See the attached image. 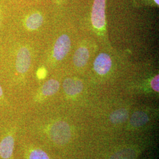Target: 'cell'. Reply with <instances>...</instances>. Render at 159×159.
Listing matches in <instances>:
<instances>
[{"label": "cell", "mask_w": 159, "mask_h": 159, "mask_svg": "<svg viewBox=\"0 0 159 159\" xmlns=\"http://www.w3.org/2000/svg\"><path fill=\"white\" fill-rule=\"evenodd\" d=\"M51 140L58 145H64L69 142L71 138V130L68 124L60 121L51 126L50 130Z\"/></svg>", "instance_id": "1"}, {"label": "cell", "mask_w": 159, "mask_h": 159, "mask_svg": "<svg viewBox=\"0 0 159 159\" xmlns=\"http://www.w3.org/2000/svg\"><path fill=\"white\" fill-rule=\"evenodd\" d=\"M105 7L106 0H94L91 12V22L96 29H102L105 25Z\"/></svg>", "instance_id": "2"}, {"label": "cell", "mask_w": 159, "mask_h": 159, "mask_svg": "<svg viewBox=\"0 0 159 159\" xmlns=\"http://www.w3.org/2000/svg\"><path fill=\"white\" fill-rule=\"evenodd\" d=\"M31 53L28 48L22 47L17 51L16 68L17 73L24 74L29 71L31 65Z\"/></svg>", "instance_id": "3"}, {"label": "cell", "mask_w": 159, "mask_h": 159, "mask_svg": "<svg viewBox=\"0 0 159 159\" xmlns=\"http://www.w3.org/2000/svg\"><path fill=\"white\" fill-rule=\"evenodd\" d=\"M71 47V41L67 35L63 34L57 39L53 50V57L57 60H63Z\"/></svg>", "instance_id": "4"}, {"label": "cell", "mask_w": 159, "mask_h": 159, "mask_svg": "<svg viewBox=\"0 0 159 159\" xmlns=\"http://www.w3.org/2000/svg\"><path fill=\"white\" fill-rule=\"evenodd\" d=\"M94 67L97 73L100 75L107 74L111 67V60L108 54L102 53L94 61Z\"/></svg>", "instance_id": "5"}, {"label": "cell", "mask_w": 159, "mask_h": 159, "mask_svg": "<svg viewBox=\"0 0 159 159\" xmlns=\"http://www.w3.org/2000/svg\"><path fill=\"white\" fill-rule=\"evenodd\" d=\"M63 88L69 96H75L83 91V84L79 80L68 78L64 80Z\"/></svg>", "instance_id": "6"}, {"label": "cell", "mask_w": 159, "mask_h": 159, "mask_svg": "<svg viewBox=\"0 0 159 159\" xmlns=\"http://www.w3.org/2000/svg\"><path fill=\"white\" fill-rule=\"evenodd\" d=\"M14 148V140L11 136H8L0 143V156L2 159H10L12 155Z\"/></svg>", "instance_id": "7"}, {"label": "cell", "mask_w": 159, "mask_h": 159, "mask_svg": "<svg viewBox=\"0 0 159 159\" xmlns=\"http://www.w3.org/2000/svg\"><path fill=\"white\" fill-rule=\"evenodd\" d=\"M43 17L39 12H34L30 14L25 20V26L30 31L39 29L43 23Z\"/></svg>", "instance_id": "8"}, {"label": "cell", "mask_w": 159, "mask_h": 159, "mask_svg": "<svg viewBox=\"0 0 159 159\" xmlns=\"http://www.w3.org/2000/svg\"><path fill=\"white\" fill-rule=\"evenodd\" d=\"M89 58V52L85 47H80L74 54V64L79 67L85 66Z\"/></svg>", "instance_id": "9"}, {"label": "cell", "mask_w": 159, "mask_h": 159, "mask_svg": "<svg viewBox=\"0 0 159 159\" xmlns=\"http://www.w3.org/2000/svg\"><path fill=\"white\" fill-rule=\"evenodd\" d=\"M60 87L58 81L56 80H49L41 88V93L45 96H50L57 93Z\"/></svg>", "instance_id": "10"}, {"label": "cell", "mask_w": 159, "mask_h": 159, "mask_svg": "<svg viewBox=\"0 0 159 159\" xmlns=\"http://www.w3.org/2000/svg\"><path fill=\"white\" fill-rule=\"evenodd\" d=\"M130 124L134 127H139L146 125L148 121V115L143 111H137L131 117Z\"/></svg>", "instance_id": "11"}, {"label": "cell", "mask_w": 159, "mask_h": 159, "mask_svg": "<svg viewBox=\"0 0 159 159\" xmlns=\"http://www.w3.org/2000/svg\"><path fill=\"white\" fill-rule=\"evenodd\" d=\"M129 117V113L127 110L120 108L113 111L110 116L111 122L115 125L121 124L125 122Z\"/></svg>", "instance_id": "12"}, {"label": "cell", "mask_w": 159, "mask_h": 159, "mask_svg": "<svg viewBox=\"0 0 159 159\" xmlns=\"http://www.w3.org/2000/svg\"><path fill=\"white\" fill-rule=\"evenodd\" d=\"M136 152L131 148H125L114 154L109 159H134Z\"/></svg>", "instance_id": "13"}, {"label": "cell", "mask_w": 159, "mask_h": 159, "mask_svg": "<svg viewBox=\"0 0 159 159\" xmlns=\"http://www.w3.org/2000/svg\"><path fill=\"white\" fill-rule=\"evenodd\" d=\"M29 159H50V158L45 152L40 149H37L31 152Z\"/></svg>", "instance_id": "14"}, {"label": "cell", "mask_w": 159, "mask_h": 159, "mask_svg": "<svg viewBox=\"0 0 159 159\" xmlns=\"http://www.w3.org/2000/svg\"><path fill=\"white\" fill-rule=\"evenodd\" d=\"M159 75H157L153 78L151 81V86L154 90L156 92H159Z\"/></svg>", "instance_id": "15"}, {"label": "cell", "mask_w": 159, "mask_h": 159, "mask_svg": "<svg viewBox=\"0 0 159 159\" xmlns=\"http://www.w3.org/2000/svg\"><path fill=\"white\" fill-rule=\"evenodd\" d=\"M37 77L39 79H43L46 77L47 75V71L44 67L39 68L37 71Z\"/></svg>", "instance_id": "16"}, {"label": "cell", "mask_w": 159, "mask_h": 159, "mask_svg": "<svg viewBox=\"0 0 159 159\" xmlns=\"http://www.w3.org/2000/svg\"><path fill=\"white\" fill-rule=\"evenodd\" d=\"M3 97V91H2V87L0 84V99Z\"/></svg>", "instance_id": "17"}, {"label": "cell", "mask_w": 159, "mask_h": 159, "mask_svg": "<svg viewBox=\"0 0 159 159\" xmlns=\"http://www.w3.org/2000/svg\"><path fill=\"white\" fill-rule=\"evenodd\" d=\"M154 1H155V2L157 4V5H159V0H154Z\"/></svg>", "instance_id": "18"}, {"label": "cell", "mask_w": 159, "mask_h": 159, "mask_svg": "<svg viewBox=\"0 0 159 159\" xmlns=\"http://www.w3.org/2000/svg\"><path fill=\"white\" fill-rule=\"evenodd\" d=\"M0 23H1V21H0Z\"/></svg>", "instance_id": "19"}]
</instances>
